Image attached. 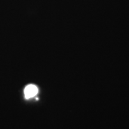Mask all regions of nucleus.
Returning <instances> with one entry per match:
<instances>
[{
	"instance_id": "nucleus-1",
	"label": "nucleus",
	"mask_w": 129,
	"mask_h": 129,
	"mask_svg": "<svg viewBox=\"0 0 129 129\" xmlns=\"http://www.w3.org/2000/svg\"><path fill=\"white\" fill-rule=\"evenodd\" d=\"M38 89L37 87L33 84H29L27 86L24 90L25 96L26 99H29L37 95Z\"/></svg>"
}]
</instances>
